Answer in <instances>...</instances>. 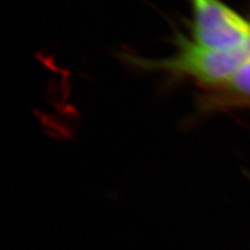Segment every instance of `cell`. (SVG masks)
Masks as SVG:
<instances>
[{"label": "cell", "instance_id": "3957f363", "mask_svg": "<svg viewBox=\"0 0 250 250\" xmlns=\"http://www.w3.org/2000/svg\"><path fill=\"white\" fill-rule=\"evenodd\" d=\"M198 104L203 112L250 105V59L223 86L203 90L198 98Z\"/></svg>", "mask_w": 250, "mask_h": 250}, {"label": "cell", "instance_id": "6da1fadb", "mask_svg": "<svg viewBox=\"0 0 250 250\" xmlns=\"http://www.w3.org/2000/svg\"><path fill=\"white\" fill-rule=\"evenodd\" d=\"M174 40L176 50L170 57L147 59L127 56V62L143 70L192 80L203 90H210L226 83L250 59V40L232 50L205 48L181 33Z\"/></svg>", "mask_w": 250, "mask_h": 250}, {"label": "cell", "instance_id": "7a4b0ae2", "mask_svg": "<svg viewBox=\"0 0 250 250\" xmlns=\"http://www.w3.org/2000/svg\"><path fill=\"white\" fill-rule=\"evenodd\" d=\"M192 19L190 39L214 50L239 48L250 40V20L223 0H189Z\"/></svg>", "mask_w": 250, "mask_h": 250}]
</instances>
